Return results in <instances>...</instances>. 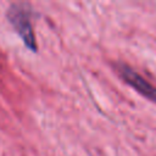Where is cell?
Listing matches in <instances>:
<instances>
[{"label":"cell","mask_w":156,"mask_h":156,"mask_svg":"<svg viewBox=\"0 0 156 156\" xmlns=\"http://www.w3.org/2000/svg\"><path fill=\"white\" fill-rule=\"evenodd\" d=\"M33 10L29 4L16 2L12 4L6 11V18L13 27L16 33L21 37L24 45L33 52L37 51L38 45L35 41V35L32 26Z\"/></svg>","instance_id":"obj_1"},{"label":"cell","mask_w":156,"mask_h":156,"mask_svg":"<svg viewBox=\"0 0 156 156\" xmlns=\"http://www.w3.org/2000/svg\"><path fill=\"white\" fill-rule=\"evenodd\" d=\"M113 66H115V69L118 73V76L128 85H130L134 90H136L145 99L156 104V88L149 80H146L141 74H139L136 71H134L127 63L117 62Z\"/></svg>","instance_id":"obj_2"}]
</instances>
